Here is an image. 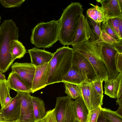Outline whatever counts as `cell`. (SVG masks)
I'll return each mask as SVG.
<instances>
[{
  "label": "cell",
  "mask_w": 122,
  "mask_h": 122,
  "mask_svg": "<svg viewBox=\"0 0 122 122\" xmlns=\"http://www.w3.org/2000/svg\"><path fill=\"white\" fill-rule=\"evenodd\" d=\"M82 7L78 2H72L63 10L58 20V40L64 46L71 45L74 41L79 17L84 10Z\"/></svg>",
  "instance_id": "6da1fadb"
},
{
  "label": "cell",
  "mask_w": 122,
  "mask_h": 122,
  "mask_svg": "<svg viewBox=\"0 0 122 122\" xmlns=\"http://www.w3.org/2000/svg\"><path fill=\"white\" fill-rule=\"evenodd\" d=\"M19 30L12 19L5 20L0 25V70H9L15 60L12 55L13 43L18 40Z\"/></svg>",
  "instance_id": "7a4b0ae2"
},
{
  "label": "cell",
  "mask_w": 122,
  "mask_h": 122,
  "mask_svg": "<svg viewBox=\"0 0 122 122\" xmlns=\"http://www.w3.org/2000/svg\"><path fill=\"white\" fill-rule=\"evenodd\" d=\"M73 50L68 46L57 49L48 62V85L62 82L64 77L71 67Z\"/></svg>",
  "instance_id": "3957f363"
},
{
  "label": "cell",
  "mask_w": 122,
  "mask_h": 122,
  "mask_svg": "<svg viewBox=\"0 0 122 122\" xmlns=\"http://www.w3.org/2000/svg\"><path fill=\"white\" fill-rule=\"evenodd\" d=\"M104 42L101 39L92 41L90 38L73 46L72 48L87 59L94 68L97 78L105 81L108 80V78L101 55V49Z\"/></svg>",
  "instance_id": "277c9868"
},
{
  "label": "cell",
  "mask_w": 122,
  "mask_h": 122,
  "mask_svg": "<svg viewBox=\"0 0 122 122\" xmlns=\"http://www.w3.org/2000/svg\"><path fill=\"white\" fill-rule=\"evenodd\" d=\"M58 20L38 23L32 30L31 43L36 47L49 48L58 40Z\"/></svg>",
  "instance_id": "5b68a950"
},
{
  "label": "cell",
  "mask_w": 122,
  "mask_h": 122,
  "mask_svg": "<svg viewBox=\"0 0 122 122\" xmlns=\"http://www.w3.org/2000/svg\"><path fill=\"white\" fill-rule=\"evenodd\" d=\"M72 100L68 96L56 98L55 109L57 122H75Z\"/></svg>",
  "instance_id": "8992f818"
},
{
  "label": "cell",
  "mask_w": 122,
  "mask_h": 122,
  "mask_svg": "<svg viewBox=\"0 0 122 122\" xmlns=\"http://www.w3.org/2000/svg\"><path fill=\"white\" fill-rule=\"evenodd\" d=\"M73 50L71 67L79 71L84 77L86 81L93 82L97 76L92 66L84 56Z\"/></svg>",
  "instance_id": "52a82bcc"
},
{
  "label": "cell",
  "mask_w": 122,
  "mask_h": 122,
  "mask_svg": "<svg viewBox=\"0 0 122 122\" xmlns=\"http://www.w3.org/2000/svg\"><path fill=\"white\" fill-rule=\"evenodd\" d=\"M79 86L82 97L89 111L102 106L103 97L99 95L95 90L93 82L85 81Z\"/></svg>",
  "instance_id": "ba28073f"
},
{
  "label": "cell",
  "mask_w": 122,
  "mask_h": 122,
  "mask_svg": "<svg viewBox=\"0 0 122 122\" xmlns=\"http://www.w3.org/2000/svg\"><path fill=\"white\" fill-rule=\"evenodd\" d=\"M118 52L113 45L103 42L101 49V55L108 72V80L116 78L119 73L115 63V56Z\"/></svg>",
  "instance_id": "9c48e42d"
},
{
  "label": "cell",
  "mask_w": 122,
  "mask_h": 122,
  "mask_svg": "<svg viewBox=\"0 0 122 122\" xmlns=\"http://www.w3.org/2000/svg\"><path fill=\"white\" fill-rule=\"evenodd\" d=\"M17 94L21 105L19 122H34L35 120L30 93L17 92Z\"/></svg>",
  "instance_id": "30bf717a"
},
{
  "label": "cell",
  "mask_w": 122,
  "mask_h": 122,
  "mask_svg": "<svg viewBox=\"0 0 122 122\" xmlns=\"http://www.w3.org/2000/svg\"><path fill=\"white\" fill-rule=\"evenodd\" d=\"M11 68L12 70L17 74L30 90L35 73V66L31 63L16 62L12 65Z\"/></svg>",
  "instance_id": "8fae6325"
},
{
  "label": "cell",
  "mask_w": 122,
  "mask_h": 122,
  "mask_svg": "<svg viewBox=\"0 0 122 122\" xmlns=\"http://www.w3.org/2000/svg\"><path fill=\"white\" fill-rule=\"evenodd\" d=\"M21 105L17 94L4 108L0 109V116L6 122L15 121L19 119Z\"/></svg>",
  "instance_id": "7c38bea8"
},
{
  "label": "cell",
  "mask_w": 122,
  "mask_h": 122,
  "mask_svg": "<svg viewBox=\"0 0 122 122\" xmlns=\"http://www.w3.org/2000/svg\"><path fill=\"white\" fill-rule=\"evenodd\" d=\"M91 28L86 17L83 14L80 15L74 41L71 44L72 47L86 41L91 37Z\"/></svg>",
  "instance_id": "4fadbf2b"
},
{
  "label": "cell",
  "mask_w": 122,
  "mask_h": 122,
  "mask_svg": "<svg viewBox=\"0 0 122 122\" xmlns=\"http://www.w3.org/2000/svg\"><path fill=\"white\" fill-rule=\"evenodd\" d=\"M48 63H44L36 67L30 93H32L48 85L47 72Z\"/></svg>",
  "instance_id": "5bb4252c"
},
{
  "label": "cell",
  "mask_w": 122,
  "mask_h": 122,
  "mask_svg": "<svg viewBox=\"0 0 122 122\" xmlns=\"http://www.w3.org/2000/svg\"><path fill=\"white\" fill-rule=\"evenodd\" d=\"M101 5L102 9L106 17L105 20L114 18H122V10L118 0H96Z\"/></svg>",
  "instance_id": "9a60e30c"
},
{
  "label": "cell",
  "mask_w": 122,
  "mask_h": 122,
  "mask_svg": "<svg viewBox=\"0 0 122 122\" xmlns=\"http://www.w3.org/2000/svg\"><path fill=\"white\" fill-rule=\"evenodd\" d=\"M28 51L30 58L31 63L35 66L48 63L53 56V53L36 47H33Z\"/></svg>",
  "instance_id": "2e32d148"
},
{
  "label": "cell",
  "mask_w": 122,
  "mask_h": 122,
  "mask_svg": "<svg viewBox=\"0 0 122 122\" xmlns=\"http://www.w3.org/2000/svg\"><path fill=\"white\" fill-rule=\"evenodd\" d=\"M72 104L76 119L80 122H87L89 111L81 96L72 100Z\"/></svg>",
  "instance_id": "e0dca14e"
},
{
  "label": "cell",
  "mask_w": 122,
  "mask_h": 122,
  "mask_svg": "<svg viewBox=\"0 0 122 122\" xmlns=\"http://www.w3.org/2000/svg\"><path fill=\"white\" fill-rule=\"evenodd\" d=\"M7 81L10 89L16 92H27L30 93V90L14 71L12 70L9 73Z\"/></svg>",
  "instance_id": "ac0fdd59"
},
{
  "label": "cell",
  "mask_w": 122,
  "mask_h": 122,
  "mask_svg": "<svg viewBox=\"0 0 122 122\" xmlns=\"http://www.w3.org/2000/svg\"><path fill=\"white\" fill-rule=\"evenodd\" d=\"M31 97L35 121L42 119L46 113L44 101L38 97L33 96Z\"/></svg>",
  "instance_id": "d6986e66"
},
{
  "label": "cell",
  "mask_w": 122,
  "mask_h": 122,
  "mask_svg": "<svg viewBox=\"0 0 122 122\" xmlns=\"http://www.w3.org/2000/svg\"><path fill=\"white\" fill-rule=\"evenodd\" d=\"M86 81L84 77L78 71L71 67L69 70L63 78L62 82L78 85Z\"/></svg>",
  "instance_id": "ffe728a7"
},
{
  "label": "cell",
  "mask_w": 122,
  "mask_h": 122,
  "mask_svg": "<svg viewBox=\"0 0 122 122\" xmlns=\"http://www.w3.org/2000/svg\"><path fill=\"white\" fill-rule=\"evenodd\" d=\"M90 4L93 7L87 10L86 14L87 16L97 23H101L105 21L106 17L101 7L91 3Z\"/></svg>",
  "instance_id": "44dd1931"
},
{
  "label": "cell",
  "mask_w": 122,
  "mask_h": 122,
  "mask_svg": "<svg viewBox=\"0 0 122 122\" xmlns=\"http://www.w3.org/2000/svg\"><path fill=\"white\" fill-rule=\"evenodd\" d=\"M104 93L113 98L117 97L119 81L118 79L113 78L104 81Z\"/></svg>",
  "instance_id": "7402d4cb"
},
{
  "label": "cell",
  "mask_w": 122,
  "mask_h": 122,
  "mask_svg": "<svg viewBox=\"0 0 122 122\" xmlns=\"http://www.w3.org/2000/svg\"><path fill=\"white\" fill-rule=\"evenodd\" d=\"M65 87V92L71 99H76L82 96L79 85L67 82H64Z\"/></svg>",
  "instance_id": "603a6c76"
},
{
  "label": "cell",
  "mask_w": 122,
  "mask_h": 122,
  "mask_svg": "<svg viewBox=\"0 0 122 122\" xmlns=\"http://www.w3.org/2000/svg\"><path fill=\"white\" fill-rule=\"evenodd\" d=\"M26 53V50L22 43L18 40H15L13 43L12 55L14 59H20Z\"/></svg>",
  "instance_id": "cb8c5ba5"
},
{
  "label": "cell",
  "mask_w": 122,
  "mask_h": 122,
  "mask_svg": "<svg viewBox=\"0 0 122 122\" xmlns=\"http://www.w3.org/2000/svg\"><path fill=\"white\" fill-rule=\"evenodd\" d=\"M89 20V24L91 27L92 33L90 39L92 41H96L101 38V23H97L88 17L86 14Z\"/></svg>",
  "instance_id": "d4e9b609"
},
{
  "label": "cell",
  "mask_w": 122,
  "mask_h": 122,
  "mask_svg": "<svg viewBox=\"0 0 122 122\" xmlns=\"http://www.w3.org/2000/svg\"><path fill=\"white\" fill-rule=\"evenodd\" d=\"M101 112L104 116L110 122H122V116L115 111L105 108H101Z\"/></svg>",
  "instance_id": "484cf974"
},
{
  "label": "cell",
  "mask_w": 122,
  "mask_h": 122,
  "mask_svg": "<svg viewBox=\"0 0 122 122\" xmlns=\"http://www.w3.org/2000/svg\"><path fill=\"white\" fill-rule=\"evenodd\" d=\"M10 89L9 87L7 80L6 79L1 80L0 84V103L1 108H3L6 98Z\"/></svg>",
  "instance_id": "4316f807"
},
{
  "label": "cell",
  "mask_w": 122,
  "mask_h": 122,
  "mask_svg": "<svg viewBox=\"0 0 122 122\" xmlns=\"http://www.w3.org/2000/svg\"><path fill=\"white\" fill-rule=\"evenodd\" d=\"M25 1V0H0V3L5 8H13L20 7Z\"/></svg>",
  "instance_id": "83f0119b"
},
{
  "label": "cell",
  "mask_w": 122,
  "mask_h": 122,
  "mask_svg": "<svg viewBox=\"0 0 122 122\" xmlns=\"http://www.w3.org/2000/svg\"><path fill=\"white\" fill-rule=\"evenodd\" d=\"M101 106H99L89 111L87 122H97L101 112Z\"/></svg>",
  "instance_id": "f1b7e54d"
},
{
  "label": "cell",
  "mask_w": 122,
  "mask_h": 122,
  "mask_svg": "<svg viewBox=\"0 0 122 122\" xmlns=\"http://www.w3.org/2000/svg\"><path fill=\"white\" fill-rule=\"evenodd\" d=\"M101 25V29L104 30L108 35L119 42L121 39L116 34L113 30L109 26L106 21L102 22Z\"/></svg>",
  "instance_id": "f546056e"
},
{
  "label": "cell",
  "mask_w": 122,
  "mask_h": 122,
  "mask_svg": "<svg viewBox=\"0 0 122 122\" xmlns=\"http://www.w3.org/2000/svg\"><path fill=\"white\" fill-rule=\"evenodd\" d=\"M119 18L117 17L111 18L108 19L106 21L117 35L122 39V37L120 36L118 29Z\"/></svg>",
  "instance_id": "4dcf8cb0"
},
{
  "label": "cell",
  "mask_w": 122,
  "mask_h": 122,
  "mask_svg": "<svg viewBox=\"0 0 122 122\" xmlns=\"http://www.w3.org/2000/svg\"><path fill=\"white\" fill-rule=\"evenodd\" d=\"M117 77L119 81L116 101L117 105H122V73H119Z\"/></svg>",
  "instance_id": "1f68e13d"
},
{
  "label": "cell",
  "mask_w": 122,
  "mask_h": 122,
  "mask_svg": "<svg viewBox=\"0 0 122 122\" xmlns=\"http://www.w3.org/2000/svg\"><path fill=\"white\" fill-rule=\"evenodd\" d=\"M103 81L101 79L97 78L93 83L94 88L100 96L103 97L102 85Z\"/></svg>",
  "instance_id": "d6a6232c"
},
{
  "label": "cell",
  "mask_w": 122,
  "mask_h": 122,
  "mask_svg": "<svg viewBox=\"0 0 122 122\" xmlns=\"http://www.w3.org/2000/svg\"><path fill=\"white\" fill-rule=\"evenodd\" d=\"M101 38L104 42L113 45L118 42L111 36L107 34L103 30L101 29Z\"/></svg>",
  "instance_id": "836d02e7"
},
{
  "label": "cell",
  "mask_w": 122,
  "mask_h": 122,
  "mask_svg": "<svg viewBox=\"0 0 122 122\" xmlns=\"http://www.w3.org/2000/svg\"><path fill=\"white\" fill-rule=\"evenodd\" d=\"M43 119L44 122H57L55 108L47 111L46 115Z\"/></svg>",
  "instance_id": "e575fe53"
},
{
  "label": "cell",
  "mask_w": 122,
  "mask_h": 122,
  "mask_svg": "<svg viewBox=\"0 0 122 122\" xmlns=\"http://www.w3.org/2000/svg\"><path fill=\"white\" fill-rule=\"evenodd\" d=\"M115 65L116 69L119 73H122V53L118 52L115 57Z\"/></svg>",
  "instance_id": "d590c367"
},
{
  "label": "cell",
  "mask_w": 122,
  "mask_h": 122,
  "mask_svg": "<svg viewBox=\"0 0 122 122\" xmlns=\"http://www.w3.org/2000/svg\"><path fill=\"white\" fill-rule=\"evenodd\" d=\"M113 45L118 53H122V39L113 44Z\"/></svg>",
  "instance_id": "8d00e7d4"
},
{
  "label": "cell",
  "mask_w": 122,
  "mask_h": 122,
  "mask_svg": "<svg viewBox=\"0 0 122 122\" xmlns=\"http://www.w3.org/2000/svg\"><path fill=\"white\" fill-rule=\"evenodd\" d=\"M97 122H110L104 116L101 111Z\"/></svg>",
  "instance_id": "74e56055"
},
{
  "label": "cell",
  "mask_w": 122,
  "mask_h": 122,
  "mask_svg": "<svg viewBox=\"0 0 122 122\" xmlns=\"http://www.w3.org/2000/svg\"><path fill=\"white\" fill-rule=\"evenodd\" d=\"M13 99V98H11L10 96V92H9L5 99L3 108L8 104Z\"/></svg>",
  "instance_id": "f35d334b"
},
{
  "label": "cell",
  "mask_w": 122,
  "mask_h": 122,
  "mask_svg": "<svg viewBox=\"0 0 122 122\" xmlns=\"http://www.w3.org/2000/svg\"><path fill=\"white\" fill-rule=\"evenodd\" d=\"M118 29L121 37H122V18H119Z\"/></svg>",
  "instance_id": "ab89813d"
},
{
  "label": "cell",
  "mask_w": 122,
  "mask_h": 122,
  "mask_svg": "<svg viewBox=\"0 0 122 122\" xmlns=\"http://www.w3.org/2000/svg\"><path fill=\"white\" fill-rule=\"evenodd\" d=\"M115 112L117 113L122 116V105H119V107L118 109Z\"/></svg>",
  "instance_id": "60d3db41"
},
{
  "label": "cell",
  "mask_w": 122,
  "mask_h": 122,
  "mask_svg": "<svg viewBox=\"0 0 122 122\" xmlns=\"http://www.w3.org/2000/svg\"><path fill=\"white\" fill-rule=\"evenodd\" d=\"M5 79V75L0 70V80H4Z\"/></svg>",
  "instance_id": "b9f144b4"
},
{
  "label": "cell",
  "mask_w": 122,
  "mask_h": 122,
  "mask_svg": "<svg viewBox=\"0 0 122 122\" xmlns=\"http://www.w3.org/2000/svg\"><path fill=\"white\" fill-rule=\"evenodd\" d=\"M119 5L121 9L122 10V0H118Z\"/></svg>",
  "instance_id": "7bdbcfd3"
},
{
  "label": "cell",
  "mask_w": 122,
  "mask_h": 122,
  "mask_svg": "<svg viewBox=\"0 0 122 122\" xmlns=\"http://www.w3.org/2000/svg\"><path fill=\"white\" fill-rule=\"evenodd\" d=\"M34 122H44L42 119L41 120L35 121Z\"/></svg>",
  "instance_id": "ee69618b"
},
{
  "label": "cell",
  "mask_w": 122,
  "mask_h": 122,
  "mask_svg": "<svg viewBox=\"0 0 122 122\" xmlns=\"http://www.w3.org/2000/svg\"><path fill=\"white\" fill-rule=\"evenodd\" d=\"M0 122H7L4 121L0 116Z\"/></svg>",
  "instance_id": "f6af8a7d"
},
{
  "label": "cell",
  "mask_w": 122,
  "mask_h": 122,
  "mask_svg": "<svg viewBox=\"0 0 122 122\" xmlns=\"http://www.w3.org/2000/svg\"><path fill=\"white\" fill-rule=\"evenodd\" d=\"M19 122V120H17L15 121H12L10 122Z\"/></svg>",
  "instance_id": "bcb514c9"
},
{
  "label": "cell",
  "mask_w": 122,
  "mask_h": 122,
  "mask_svg": "<svg viewBox=\"0 0 122 122\" xmlns=\"http://www.w3.org/2000/svg\"><path fill=\"white\" fill-rule=\"evenodd\" d=\"M75 122H80L77 119H76V121Z\"/></svg>",
  "instance_id": "7dc6e473"
},
{
  "label": "cell",
  "mask_w": 122,
  "mask_h": 122,
  "mask_svg": "<svg viewBox=\"0 0 122 122\" xmlns=\"http://www.w3.org/2000/svg\"><path fill=\"white\" fill-rule=\"evenodd\" d=\"M1 18L0 15V23H1Z\"/></svg>",
  "instance_id": "c3c4849f"
},
{
  "label": "cell",
  "mask_w": 122,
  "mask_h": 122,
  "mask_svg": "<svg viewBox=\"0 0 122 122\" xmlns=\"http://www.w3.org/2000/svg\"></svg>",
  "instance_id": "681fc988"
},
{
  "label": "cell",
  "mask_w": 122,
  "mask_h": 122,
  "mask_svg": "<svg viewBox=\"0 0 122 122\" xmlns=\"http://www.w3.org/2000/svg\"></svg>",
  "instance_id": "f907efd6"
}]
</instances>
